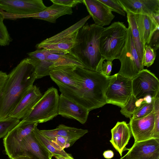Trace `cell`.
<instances>
[{
    "instance_id": "38",
    "label": "cell",
    "mask_w": 159,
    "mask_h": 159,
    "mask_svg": "<svg viewBox=\"0 0 159 159\" xmlns=\"http://www.w3.org/2000/svg\"><path fill=\"white\" fill-rule=\"evenodd\" d=\"M52 140L54 142L62 149L71 146L68 140L61 136H55Z\"/></svg>"
},
{
    "instance_id": "29",
    "label": "cell",
    "mask_w": 159,
    "mask_h": 159,
    "mask_svg": "<svg viewBox=\"0 0 159 159\" xmlns=\"http://www.w3.org/2000/svg\"><path fill=\"white\" fill-rule=\"evenodd\" d=\"M20 122V120L13 117L0 120V139L5 137Z\"/></svg>"
},
{
    "instance_id": "17",
    "label": "cell",
    "mask_w": 159,
    "mask_h": 159,
    "mask_svg": "<svg viewBox=\"0 0 159 159\" xmlns=\"http://www.w3.org/2000/svg\"><path fill=\"white\" fill-rule=\"evenodd\" d=\"M42 96L39 88L33 85L23 97L9 117L23 119L30 111Z\"/></svg>"
},
{
    "instance_id": "30",
    "label": "cell",
    "mask_w": 159,
    "mask_h": 159,
    "mask_svg": "<svg viewBox=\"0 0 159 159\" xmlns=\"http://www.w3.org/2000/svg\"><path fill=\"white\" fill-rule=\"evenodd\" d=\"M138 100L132 94L125 105L121 108V113L125 117L130 118L137 107Z\"/></svg>"
},
{
    "instance_id": "27",
    "label": "cell",
    "mask_w": 159,
    "mask_h": 159,
    "mask_svg": "<svg viewBox=\"0 0 159 159\" xmlns=\"http://www.w3.org/2000/svg\"><path fill=\"white\" fill-rule=\"evenodd\" d=\"M28 58L34 67L36 79L49 75L50 71L54 67L53 63L46 60H38L29 57Z\"/></svg>"
},
{
    "instance_id": "44",
    "label": "cell",
    "mask_w": 159,
    "mask_h": 159,
    "mask_svg": "<svg viewBox=\"0 0 159 159\" xmlns=\"http://www.w3.org/2000/svg\"><path fill=\"white\" fill-rule=\"evenodd\" d=\"M12 159H32L30 157L26 156H20Z\"/></svg>"
},
{
    "instance_id": "11",
    "label": "cell",
    "mask_w": 159,
    "mask_h": 159,
    "mask_svg": "<svg viewBox=\"0 0 159 159\" xmlns=\"http://www.w3.org/2000/svg\"><path fill=\"white\" fill-rule=\"evenodd\" d=\"M131 80L132 94L138 100L147 97L154 98L159 93V80L147 69H143Z\"/></svg>"
},
{
    "instance_id": "18",
    "label": "cell",
    "mask_w": 159,
    "mask_h": 159,
    "mask_svg": "<svg viewBox=\"0 0 159 159\" xmlns=\"http://www.w3.org/2000/svg\"><path fill=\"white\" fill-rule=\"evenodd\" d=\"M89 15L95 24L103 27L109 25L115 17L110 8L99 0H83Z\"/></svg>"
},
{
    "instance_id": "15",
    "label": "cell",
    "mask_w": 159,
    "mask_h": 159,
    "mask_svg": "<svg viewBox=\"0 0 159 159\" xmlns=\"http://www.w3.org/2000/svg\"><path fill=\"white\" fill-rule=\"evenodd\" d=\"M89 112L86 108L62 94L59 95L58 115L75 120L84 124L87 120Z\"/></svg>"
},
{
    "instance_id": "23",
    "label": "cell",
    "mask_w": 159,
    "mask_h": 159,
    "mask_svg": "<svg viewBox=\"0 0 159 159\" xmlns=\"http://www.w3.org/2000/svg\"><path fill=\"white\" fill-rule=\"evenodd\" d=\"M141 40L143 43L148 44L157 27L159 26L151 15L134 14Z\"/></svg>"
},
{
    "instance_id": "21",
    "label": "cell",
    "mask_w": 159,
    "mask_h": 159,
    "mask_svg": "<svg viewBox=\"0 0 159 159\" xmlns=\"http://www.w3.org/2000/svg\"><path fill=\"white\" fill-rule=\"evenodd\" d=\"M110 142L122 157L124 151L128 150L126 146L132 136L129 124L124 121H118L111 130Z\"/></svg>"
},
{
    "instance_id": "19",
    "label": "cell",
    "mask_w": 159,
    "mask_h": 159,
    "mask_svg": "<svg viewBox=\"0 0 159 159\" xmlns=\"http://www.w3.org/2000/svg\"><path fill=\"white\" fill-rule=\"evenodd\" d=\"M38 124L24 120L20 121L3 139L6 153L31 133Z\"/></svg>"
},
{
    "instance_id": "36",
    "label": "cell",
    "mask_w": 159,
    "mask_h": 159,
    "mask_svg": "<svg viewBox=\"0 0 159 159\" xmlns=\"http://www.w3.org/2000/svg\"><path fill=\"white\" fill-rule=\"evenodd\" d=\"M53 3L70 7H75L78 4L83 3V0H50Z\"/></svg>"
},
{
    "instance_id": "4",
    "label": "cell",
    "mask_w": 159,
    "mask_h": 159,
    "mask_svg": "<svg viewBox=\"0 0 159 159\" xmlns=\"http://www.w3.org/2000/svg\"><path fill=\"white\" fill-rule=\"evenodd\" d=\"M127 30L124 23L120 21L104 28L100 37L99 47L105 60L112 61L118 59L125 44Z\"/></svg>"
},
{
    "instance_id": "10",
    "label": "cell",
    "mask_w": 159,
    "mask_h": 159,
    "mask_svg": "<svg viewBox=\"0 0 159 159\" xmlns=\"http://www.w3.org/2000/svg\"><path fill=\"white\" fill-rule=\"evenodd\" d=\"M132 94V80L118 73L110 76L106 93L107 104L122 108Z\"/></svg>"
},
{
    "instance_id": "16",
    "label": "cell",
    "mask_w": 159,
    "mask_h": 159,
    "mask_svg": "<svg viewBox=\"0 0 159 159\" xmlns=\"http://www.w3.org/2000/svg\"><path fill=\"white\" fill-rule=\"evenodd\" d=\"M129 123L134 142H139L152 139L155 121L153 111L142 118L134 120L130 118Z\"/></svg>"
},
{
    "instance_id": "39",
    "label": "cell",
    "mask_w": 159,
    "mask_h": 159,
    "mask_svg": "<svg viewBox=\"0 0 159 159\" xmlns=\"http://www.w3.org/2000/svg\"><path fill=\"white\" fill-rule=\"evenodd\" d=\"M112 61H104L102 65L101 71L106 76H109L111 74L113 64Z\"/></svg>"
},
{
    "instance_id": "9",
    "label": "cell",
    "mask_w": 159,
    "mask_h": 159,
    "mask_svg": "<svg viewBox=\"0 0 159 159\" xmlns=\"http://www.w3.org/2000/svg\"><path fill=\"white\" fill-rule=\"evenodd\" d=\"M121 66L118 73L124 77L132 79L144 69L141 63L128 27L126 43L118 58Z\"/></svg>"
},
{
    "instance_id": "31",
    "label": "cell",
    "mask_w": 159,
    "mask_h": 159,
    "mask_svg": "<svg viewBox=\"0 0 159 159\" xmlns=\"http://www.w3.org/2000/svg\"><path fill=\"white\" fill-rule=\"evenodd\" d=\"M4 19L3 14L0 11V45H8L12 41L6 26L3 23Z\"/></svg>"
},
{
    "instance_id": "8",
    "label": "cell",
    "mask_w": 159,
    "mask_h": 159,
    "mask_svg": "<svg viewBox=\"0 0 159 159\" xmlns=\"http://www.w3.org/2000/svg\"><path fill=\"white\" fill-rule=\"evenodd\" d=\"M6 154L11 159L26 156L32 159H52L53 154L37 139L33 131Z\"/></svg>"
},
{
    "instance_id": "24",
    "label": "cell",
    "mask_w": 159,
    "mask_h": 159,
    "mask_svg": "<svg viewBox=\"0 0 159 159\" xmlns=\"http://www.w3.org/2000/svg\"><path fill=\"white\" fill-rule=\"evenodd\" d=\"M127 17L128 27L130 30L132 38L140 61L141 64L143 66V54L145 45L143 43L140 39L134 14L127 13Z\"/></svg>"
},
{
    "instance_id": "13",
    "label": "cell",
    "mask_w": 159,
    "mask_h": 159,
    "mask_svg": "<svg viewBox=\"0 0 159 159\" xmlns=\"http://www.w3.org/2000/svg\"><path fill=\"white\" fill-rule=\"evenodd\" d=\"M0 11L3 14L4 19L15 20L22 18H32L52 23H55L57 19L60 16L66 15H71L73 13L71 7L55 3L47 7L40 12L31 14L15 15L7 13L1 10Z\"/></svg>"
},
{
    "instance_id": "41",
    "label": "cell",
    "mask_w": 159,
    "mask_h": 159,
    "mask_svg": "<svg viewBox=\"0 0 159 159\" xmlns=\"http://www.w3.org/2000/svg\"><path fill=\"white\" fill-rule=\"evenodd\" d=\"M103 155L105 158L107 159H110L114 157V153L112 150H107L103 152Z\"/></svg>"
},
{
    "instance_id": "28",
    "label": "cell",
    "mask_w": 159,
    "mask_h": 159,
    "mask_svg": "<svg viewBox=\"0 0 159 159\" xmlns=\"http://www.w3.org/2000/svg\"><path fill=\"white\" fill-rule=\"evenodd\" d=\"M154 99L152 98L149 101H144L142 102L137 106L131 118L134 120L138 119L151 113L153 110Z\"/></svg>"
},
{
    "instance_id": "33",
    "label": "cell",
    "mask_w": 159,
    "mask_h": 159,
    "mask_svg": "<svg viewBox=\"0 0 159 159\" xmlns=\"http://www.w3.org/2000/svg\"><path fill=\"white\" fill-rule=\"evenodd\" d=\"M156 52L150 46L146 44L145 46L143 59L144 66H150L154 63L156 56Z\"/></svg>"
},
{
    "instance_id": "35",
    "label": "cell",
    "mask_w": 159,
    "mask_h": 159,
    "mask_svg": "<svg viewBox=\"0 0 159 159\" xmlns=\"http://www.w3.org/2000/svg\"><path fill=\"white\" fill-rule=\"evenodd\" d=\"M156 51L159 48V26L153 32L148 43L147 44Z\"/></svg>"
},
{
    "instance_id": "1",
    "label": "cell",
    "mask_w": 159,
    "mask_h": 159,
    "mask_svg": "<svg viewBox=\"0 0 159 159\" xmlns=\"http://www.w3.org/2000/svg\"><path fill=\"white\" fill-rule=\"evenodd\" d=\"M36 79L34 67L28 57L22 60L8 75L0 92V120L9 117Z\"/></svg>"
},
{
    "instance_id": "12",
    "label": "cell",
    "mask_w": 159,
    "mask_h": 159,
    "mask_svg": "<svg viewBox=\"0 0 159 159\" xmlns=\"http://www.w3.org/2000/svg\"><path fill=\"white\" fill-rule=\"evenodd\" d=\"M47 7L42 0H0V9L11 14L24 15L34 14Z\"/></svg>"
},
{
    "instance_id": "43",
    "label": "cell",
    "mask_w": 159,
    "mask_h": 159,
    "mask_svg": "<svg viewBox=\"0 0 159 159\" xmlns=\"http://www.w3.org/2000/svg\"><path fill=\"white\" fill-rule=\"evenodd\" d=\"M56 159H75L73 157L72 158L62 156L55 155L53 156Z\"/></svg>"
},
{
    "instance_id": "26",
    "label": "cell",
    "mask_w": 159,
    "mask_h": 159,
    "mask_svg": "<svg viewBox=\"0 0 159 159\" xmlns=\"http://www.w3.org/2000/svg\"><path fill=\"white\" fill-rule=\"evenodd\" d=\"M37 126H35L33 131L38 140L44 146L52 153L53 156L57 155L72 158L71 155L66 153L64 150L61 148L53 141L51 140L41 132Z\"/></svg>"
},
{
    "instance_id": "34",
    "label": "cell",
    "mask_w": 159,
    "mask_h": 159,
    "mask_svg": "<svg viewBox=\"0 0 159 159\" xmlns=\"http://www.w3.org/2000/svg\"><path fill=\"white\" fill-rule=\"evenodd\" d=\"M99 0L108 7L112 11L115 12L124 16H125V12L118 0Z\"/></svg>"
},
{
    "instance_id": "5",
    "label": "cell",
    "mask_w": 159,
    "mask_h": 159,
    "mask_svg": "<svg viewBox=\"0 0 159 159\" xmlns=\"http://www.w3.org/2000/svg\"><path fill=\"white\" fill-rule=\"evenodd\" d=\"M91 17L88 15L57 34L36 45L37 49H44L54 54H67L74 46L79 30Z\"/></svg>"
},
{
    "instance_id": "40",
    "label": "cell",
    "mask_w": 159,
    "mask_h": 159,
    "mask_svg": "<svg viewBox=\"0 0 159 159\" xmlns=\"http://www.w3.org/2000/svg\"><path fill=\"white\" fill-rule=\"evenodd\" d=\"M8 75L6 73L0 71V92L7 78Z\"/></svg>"
},
{
    "instance_id": "37",
    "label": "cell",
    "mask_w": 159,
    "mask_h": 159,
    "mask_svg": "<svg viewBox=\"0 0 159 159\" xmlns=\"http://www.w3.org/2000/svg\"><path fill=\"white\" fill-rule=\"evenodd\" d=\"M44 49H37L36 51L27 53L29 57L40 61H46V52Z\"/></svg>"
},
{
    "instance_id": "42",
    "label": "cell",
    "mask_w": 159,
    "mask_h": 159,
    "mask_svg": "<svg viewBox=\"0 0 159 159\" xmlns=\"http://www.w3.org/2000/svg\"><path fill=\"white\" fill-rule=\"evenodd\" d=\"M151 16L156 24L159 25V11H156Z\"/></svg>"
},
{
    "instance_id": "3",
    "label": "cell",
    "mask_w": 159,
    "mask_h": 159,
    "mask_svg": "<svg viewBox=\"0 0 159 159\" xmlns=\"http://www.w3.org/2000/svg\"><path fill=\"white\" fill-rule=\"evenodd\" d=\"M75 70L82 79L81 87L68 98L89 112L107 104L106 93L110 76L105 75L101 71H93L76 66Z\"/></svg>"
},
{
    "instance_id": "22",
    "label": "cell",
    "mask_w": 159,
    "mask_h": 159,
    "mask_svg": "<svg viewBox=\"0 0 159 159\" xmlns=\"http://www.w3.org/2000/svg\"><path fill=\"white\" fill-rule=\"evenodd\" d=\"M41 133L51 140L59 135L67 139L71 146L80 138L88 132L87 129H79L61 124L54 129L40 130Z\"/></svg>"
},
{
    "instance_id": "32",
    "label": "cell",
    "mask_w": 159,
    "mask_h": 159,
    "mask_svg": "<svg viewBox=\"0 0 159 159\" xmlns=\"http://www.w3.org/2000/svg\"><path fill=\"white\" fill-rule=\"evenodd\" d=\"M159 94L154 99L153 111L155 113V121L152 138L159 139Z\"/></svg>"
},
{
    "instance_id": "7",
    "label": "cell",
    "mask_w": 159,
    "mask_h": 159,
    "mask_svg": "<svg viewBox=\"0 0 159 159\" xmlns=\"http://www.w3.org/2000/svg\"><path fill=\"white\" fill-rule=\"evenodd\" d=\"M75 66L66 65L53 67L49 74L61 93L69 98L79 90L82 80L75 70Z\"/></svg>"
},
{
    "instance_id": "20",
    "label": "cell",
    "mask_w": 159,
    "mask_h": 159,
    "mask_svg": "<svg viewBox=\"0 0 159 159\" xmlns=\"http://www.w3.org/2000/svg\"><path fill=\"white\" fill-rule=\"evenodd\" d=\"M127 13L151 15L159 11V0H118Z\"/></svg>"
},
{
    "instance_id": "45",
    "label": "cell",
    "mask_w": 159,
    "mask_h": 159,
    "mask_svg": "<svg viewBox=\"0 0 159 159\" xmlns=\"http://www.w3.org/2000/svg\"><path fill=\"white\" fill-rule=\"evenodd\" d=\"M120 159H124V157H121Z\"/></svg>"
},
{
    "instance_id": "6",
    "label": "cell",
    "mask_w": 159,
    "mask_h": 159,
    "mask_svg": "<svg viewBox=\"0 0 159 159\" xmlns=\"http://www.w3.org/2000/svg\"><path fill=\"white\" fill-rule=\"evenodd\" d=\"M59 95L54 87L48 88L30 111L22 120L38 124L52 120L58 115Z\"/></svg>"
},
{
    "instance_id": "2",
    "label": "cell",
    "mask_w": 159,
    "mask_h": 159,
    "mask_svg": "<svg viewBox=\"0 0 159 159\" xmlns=\"http://www.w3.org/2000/svg\"><path fill=\"white\" fill-rule=\"evenodd\" d=\"M104 27L86 23L78 31L75 43L69 53L76 58L85 69L100 71L105 60L100 48V37Z\"/></svg>"
},
{
    "instance_id": "25",
    "label": "cell",
    "mask_w": 159,
    "mask_h": 159,
    "mask_svg": "<svg viewBox=\"0 0 159 159\" xmlns=\"http://www.w3.org/2000/svg\"><path fill=\"white\" fill-rule=\"evenodd\" d=\"M46 61L53 63L54 67L70 65L83 67L82 64L74 57L69 53L54 54L46 50Z\"/></svg>"
},
{
    "instance_id": "14",
    "label": "cell",
    "mask_w": 159,
    "mask_h": 159,
    "mask_svg": "<svg viewBox=\"0 0 159 159\" xmlns=\"http://www.w3.org/2000/svg\"><path fill=\"white\" fill-rule=\"evenodd\" d=\"M123 157L124 159H159V139L134 142Z\"/></svg>"
}]
</instances>
